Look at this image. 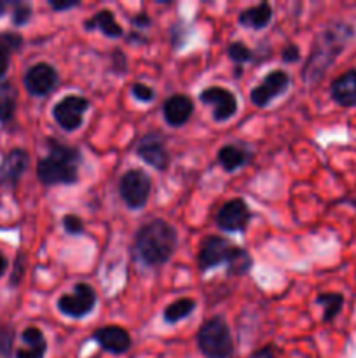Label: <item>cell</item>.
Masks as SVG:
<instances>
[{"label":"cell","mask_w":356,"mask_h":358,"mask_svg":"<svg viewBox=\"0 0 356 358\" xmlns=\"http://www.w3.org/2000/svg\"><path fill=\"white\" fill-rule=\"evenodd\" d=\"M216 159L222 164L223 170L230 173V171H236L237 168H241L246 163L248 154L236 145H223L218 150V154H216Z\"/></svg>","instance_id":"cell-22"},{"label":"cell","mask_w":356,"mask_h":358,"mask_svg":"<svg viewBox=\"0 0 356 358\" xmlns=\"http://www.w3.org/2000/svg\"><path fill=\"white\" fill-rule=\"evenodd\" d=\"M93 339L105 352L112 353V355H122L131 346L129 332L119 325H107V327L98 329L93 332Z\"/></svg>","instance_id":"cell-14"},{"label":"cell","mask_w":356,"mask_h":358,"mask_svg":"<svg viewBox=\"0 0 356 358\" xmlns=\"http://www.w3.org/2000/svg\"><path fill=\"white\" fill-rule=\"evenodd\" d=\"M316 304L323 308V322L330 324L335 320L339 313H341L342 306H344V296L337 292H325L316 297Z\"/></svg>","instance_id":"cell-23"},{"label":"cell","mask_w":356,"mask_h":358,"mask_svg":"<svg viewBox=\"0 0 356 358\" xmlns=\"http://www.w3.org/2000/svg\"><path fill=\"white\" fill-rule=\"evenodd\" d=\"M21 339H23L24 346L17 350L16 358H44L47 343H45L44 334L37 327L24 329Z\"/></svg>","instance_id":"cell-18"},{"label":"cell","mask_w":356,"mask_h":358,"mask_svg":"<svg viewBox=\"0 0 356 358\" xmlns=\"http://www.w3.org/2000/svg\"><path fill=\"white\" fill-rule=\"evenodd\" d=\"M272 20V9L269 3H258L255 7H248L239 14V23L251 30H262Z\"/></svg>","instance_id":"cell-19"},{"label":"cell","mask_w":356,"mask_h":358,"mask_svg":"<svg viewBox=\"0 0 356 358\" xmlns=\"http://www.w3.org/2000/svg\"><path fill=\"white\" fill-rule=\"evenodd\" d=\"M30 16H31V7L28 6V3H16V7H14V14H13L14 24L28 23Z\"/></svg>","instance_id":"cell-29"},{"label":"cell","mask_w":356,"mask_h":358,"mask_svg":"<svg viewBox=\"0 0 356 358\" xmlns=\"http://www.w3.org/2000/svg\"><path fill=\"white\" fill-rule=\"evenodd\" d=\"M202 103H208L213 107V119L216 122H225L230 117H234L237 112V100L229 90L218 86L206 87L201 94H199Z\"/></svg>","instance_id":"cell-13"},{"label":"cell","mask_w":356,"mask_h":358,"mask_svg":"<svg viewBox=\"0 0 356 358\" xmlns=\"http://www.w3.org/2000/svg\"><path fill=\"white\" fill-rule=\"evenodd\" d=\"M152 180L143 170H129L119 180V196L131 210H142L149 203Z\"/></svg>","instance_id":"cell-6"},{"label":"cell","mask_w":356,"mask_h":358,"mask_svg":"<svg viewBox=\"0 0 356 358\" xmlns=\"http://www.w3.org/2000/svg\"><path fill=\"white\" fill-rule=\"evenodd\" d=\"M28 161H30V157H28L27 150H10L0 163V182L2 184H16L21 175L27 171Z\"/></svg>","instance_id":"cell-16"},{"label":"cell","mask_w":356,"mask_h":358,"mask_svg":"<svg viewBox=\"0 0 356 358\" xmlns=\"http://www.w3.org/2000/svg\"><path fill=\"white\" fill-rule=\"evenodd\" d=\"M21 45H23V38H21V35L13 34V31L0 34V49H2L3 52H7V55L13 51H17Z\"/></svg>","instance_id":"cell-26"},{"label":"cell","mask_w":356,"mask_h":358,"mask_svg":"<svg viewBox=\"0 0 356 358\" xmlns=\"http://www.w3.org/2000/svg\"><path fill=\"white\" fill-rule=\"evenodd\" d=\"M251 358H278V357H276L274 346L267 345V346H264V348H258L257 352L251 355Z\"/></svg>","instance_id":"cell-33"},{"label":"cell","mask_w":356,"mask_h":358,"mask_svg":"<svg viewBox=\"0 0 356 358\" xmlns=\"http://www.w3.org/2000/svg\"><path fill=\"white\" fill-rule=\"evenodd\" d=\"M290 86V77L288 73L283 72V70H272L267 76L262 79V83L257 87H253L250 93L251 103L257 105V107H267L271 101H274L276 98L281 96Z\"/></svg>","instance_id":"cell-9"},{"label":"cell","mask_w":356,"mask_h":358,"mask_svg":"<svg viewBox=\"0 0 356 358\" xmlns=\"http://www.w3.org/2000/svg\"><path fill=\"white\" fill-rule=\"evenodd\" d=\"M215 222L225 233H243L250 222V208L241 198L230 199L220 206L215 215Z\"/></svg>","instance_id":"cell-10"},{"label":"cell","mask_w":356,"mask_h":358,"mask_svg":"<svg viewBox=\"0 0 356 358\" xmlns=\"http://www.w3.org/2000/svg\"><path fill=\"white\" fill-rule=\"evenodd\" d=\"M332 100L341 107H355L356 105V70H348L332 83Z\"/></svg>","instance_id":"cell-17"},{"label":"cell","mask_w":356,"mask_h":358,"mask_svg":"<svg viewBox=\"0 0 356 358\" xmlns=\"http://www.w3.org/2000/svg\"><path fill=\"white\" fill-rule=\"evenodd\" d=\"M178 236L173 226L163 219L143 224L135 234L136 257L149 268H159L173 257Z\"/></svg>","instance_id":"cell-1"},{"label":"cell","mask_w":356,"mask_h":358,"mask_svg":"<svg viewBox=\"0 0 356 358\" xmlns=\"http://www.w3.org/2000/svg\"><path fill=\"white\" fill-rule=\"evenodd\" d=\"M353 35L351 27H339V28H332V30H327L323 34V37L327 41H321L318 44V55H313V58L309 59L306 66V73L304 76L309 79V76L318 77L321 76V59H325V69L330 65L332 62L335 59V56L341 52V49L344 48L346 41Z\"/></svg>","instance_id":"cell-5"},{"label":"cell","mask_w":356,"mask_h":358,"mask_svg":"<svg viewBox=\"0 0 356 358\" xmlns=\"http://www.w3.org/2000/svg\"><path fill=\"white\" fill-rule=\"evenodd\" d=\"M6 269H7V259L0 254V276H3Z\"/></svg>","instance_id":"cell-36"},{"label":"cell","mask_w":356,"mask_h":358,"mask_svg":"<svg viewBox=\"0 0 356 358\" xmlns=\"http://www.w3.org/2000/svg\"><path fill=\"white\" fill-rule=\"evenodd\" d=\"M131 23L135 24L136 28H140V30H142V28L149 27V24H150V20H149V16H145V14H140V16L133 17Z\"/></svg>","instance_id":"cell-34"},{"label":"cell","mask_w":356,"mask_h":358,"mask_svg":"<svg viewBox=\"0 0 356 358\" xmlns=\"http://www.w3.org/2000/svg\"><path fill=\"white\" fill-rule=\"evenodd\" d=\"M194 310L195 301L191 299V297H181V299H177L171 304H168L163 313V318L166 324H177V322H181L187 317H191Z\"/></svg>","instance_id":"cell-21"},{"label":"cell","mask_w":356,"mask_h":358,"mask_svg":"<svg viewBox=\"0 0 356 358\" xmlns=\"http://www.w3.org/2000/svg\"><path fill=\"white\" fill-rule=\"evenodd\" d=\"M6 9H7V3L6 2H0V16H2V14L6 13Z\"/></svg>","instance_id":"cell-37"},{"label":"cell","mask_w":356,"mask_h":358,"mask_svg":"<svg viewBox=\"0 0 356 358\" xmlns=\"http://www.w3.org/2000/svg\"><path fill=\"white\" fill-rule=\"evenodd\" d=\"M87 108H89L87 98L79 96V94H68L52 107V117L65 131H75L82 126L84 114L87 112Z\"/></svg>","instance_id":"cell-8"},{"label":"cell","mask_w":356,"mask_h":358,"mask_svg":"<svg viewBox=\"0 0 356 358\" xmlns=\"http://www.w3.org/2000/svg\"><path fill=\"white\" fill-rule=\"evenodd\" d=\"M17 105V90L10 83H0V121H9Z\"/></svg>","instance_id":"cell-24"},{"label":"cell","mask_w":356,"mask_h":358,"mask_svg":"<svg viewBox=\"0 0 356 358\" xmlns=\"http://www.w3.org/2000/svg\"><path fill=\"white\" fill-rule=\"evenodd\" d=\"M7 66H9V55L0 49V77L7 72Z\"/></svg>","instance_id":"cell-35"},{"label":"cell","mask_w":356,"mask_h":358,"mask_svg":"<svg viewBox=\"0 0 356 358\" xmlns=\"http://www.w3.org/2000/svg\"><path fill=\"white\" fill-rule=\"evenodd\" d=\"M80 3L77 2V0H65V2H51V7L54 10H58V13H61V10H68V9H73V7H79Z\"/></svg>","instance_id":"cell-32"},{"label":"cell","mask_w":356,"mask_h":358,"mask_svg":"<svg viewBox=\"0 0 356 358\" xmlns=\"http://www.w3.org/2000/svg\"><path fill=\"white\" fill-rule=\"evenodd\" d=\"M96 292L87 283H77L70 294H63L58 299V310L61 311L65 317L68 318H79L87 317L91 311L96 306Z\"/></svg>","instance_id":"cell-7"},{"label":"cell","mask_w":356,"mask_h":358,"mask_svg":"<svg viewBox=\"0 0 356 358\" xmlns=\"http://www.w3.org/2000/svg\"><path fill=\"white\" fill-rule=\"evenodd\" d=\"M198 264L201 271H209L220 264H227L229 275H246L253 266V259L241 247L234 245L227 238L208 236L202 240L199 248Z\"/></svg>","instance_id":"cell-3"},{"label":"cell","mask_w":356,"mask_h":358,"mask_svg":"<svg viewBox=\"0 0 356 358\" xmlns=\"http://www.w3.org/2000/svg\"><path fill=\"white\" fill-rule=\"evenodd\" d=\"M131 93L136 100L143 101V103H149V101H152L156 98V91L143 83H133Z\"/></svg>","instance_id":"cell-27"},{"label":"cell","mask_w":356,"mask_h":358,"mask_svg":"<svg viewBox=\"0 0 356 358\" xmlns=\"http://www.w3.org/2000/svg\"><path fill=\"white\" fill-rule=\"evenodd\" d=\"M58 72L49 63H37L24 73V87L34 96H47L58 86Z\"/></svg>","instance_id":"cell-12"},{"label":"cell","mask_w":356,"mask_h":358,"mask_svg":"<svg viewBox=\"0 0 356 358\" xmlns=\"http://www.w3.org/2000/svg\"><path fill=\"white\" fill-rule=\"evenodd\" d=\"M227 55L234 63H246L251 59V51L243 44V42H230L227 48Z\"/></svg>","instance_id":"cell-25"},{"label":"cell","mask_w":356,"mask_h":358,"mask_svg":"<svg viewBox=\"0 0 356 358\" xmlns=\"http://www.w3.org/2000/svg\"><path fill=\"white\" fill-rule=\"evenodd\" d=\"M63 227H65L66 233L75 236V234H80L84 231V222L80 220V217L70 213V215L63 217Z\"/></svg>","instance_id":"cell-28"},{"label":"cell","mask_w":356,"mask_h":358,"mask_svg":"<svg viewBox=\"0 0 356 358\" xmlns=\"http://www.w3.org/2000/svg\"><path fill=\"white\" fill-rule=\"evenodd\" d=\"M281 56H283V62L295 63L300 59V51L295 44H288L285 49H283Z\"/></svg>","instance_id":"cell-31"},{"label":"cell","mask_w":356,"mask_h":358,"mask_svg":"<svg viewBox=\"0 0 356 358\" xmlns=\"http://www.w3.org/2000/svg\"><path fill=\"white\" fill-rule=\"evenodd\" d=\"M13 329L6 327L0 331V353L3 357H7L10 353V348H13Z\"/></svg>","instance_id":"cell-30"},{"label":"cell","mask_w":356,"mask_h":358,"mask_svg":"<svg viewBox=\"0 0 356 358\" xmlns=\"http://www.w3.org/2000/svg\"><path fill=\"white\" fill-rule=\"evenodd\" d=\"M49 156L37 163V177L44 185H72L79 178L80 150L49 138Z\"/></svg>","instance_id":"cell-2"},{"label":"cell","mask_w":356,"mask_h":358,"mask_svg":"<svg viewBox=\"0 0 356 358\" xmlns=\"http://www.w3.org/2000/svg\"><path fill=\"white\" fill-rule=\"evenodd\" d=\"M198 346L208 358H227L232 355L234 341L229 327L220 317L209 318L198 332Z\"/></svg>","instance_id":"cell-4"},{"label":"cell","mask_w":356,"mask_h":358,"mask_svg":"<svg viewBox=\"0 0 356 358\" xmlns=\"http://www.w3.org/2000/svg\"><path fill=\"white\" fill-rule=\"evenodd\" d=\"M192 112H194V103L187 94H173L163 105L164 121L173 128L184 126L192 117Z\"/></svg>","instance_id":"cell-15"},{"label":"cell","mask_w":356,"mask_h":358,"mask_svg":"<svg viewBox=\"0 0 356 358\" xmlns=\"http://www.w3.org/2000/svg\"><path fill=\"white\" fill-rule=\"evenodd\" d=\"M86 28L87 30H93V28H96V30H100L101 34L107 35V37H110V38L122 37V34H124V30L121 28V24L115 21L114 13L108 9L98 10V13L94 14L89 21H86Z\"/></svg>","instance_id":"cell-20"},{"label":"cell","mask_w":356,"mask_h":358,"mask_svg":"<svg viewBox=\"0 0 356 358\" xmlns=\"http://www.w3.org/2000/svg\"><path fill=\"white\" fill-rule=\"evenodd\" d=\"M136 154L143 163L156 168L157 171H166L170 164V154H168L164 138L159 133H147L136 143Z\"/></svg>","instance_id":"cell-11"}]
</instances>
